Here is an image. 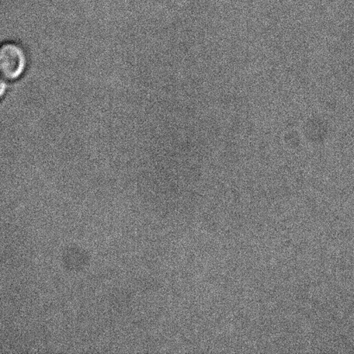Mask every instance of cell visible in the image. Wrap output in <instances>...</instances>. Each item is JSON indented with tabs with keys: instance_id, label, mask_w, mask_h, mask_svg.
Wrapping results in <instances>:
<instances>
[{
	"instance_id": "7a4b0ae2",
	"label": "cell",
	"mask_w": 354,
	"mask_h": 354,
	"mask_svg": "<svg viewBox=\"0 0 354 354\" xmlns=\"http://www.w3.org/2000/svg\"><path fill=\"white\" fill-rule=\"evenodd\" d=\"M5 88H6V83L2 82H1V90H0V95H1V96L3 95V93H5Z\"/></svg>"
},
{
	"instance_id": "6da1fadb",
	"label": "cell",
	"mask_w": 354,
	"mask_h": 354,
	"mask_svg": "<svg viewBox=\"0 0 354 354\" xmlns=\"http://www.w3.org/2000/svg\"><path fill=\"white\" fill-rule=\"evenodd\" d=\"M27 67L26 51L14 43H6L0 48V73L7 81L21 77Z\"/></svg>"
}]
</instances>
